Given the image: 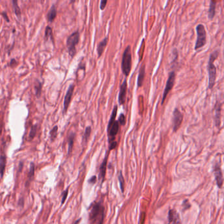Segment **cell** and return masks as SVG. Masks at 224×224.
Here are the masks:
<instances>
[{
  "instance_id": "cell-1",
  "label": "cell",
  "mask_w": 224,
  "mask_h": 224,
  "mask_svg": "<svg viewBox=\"0 0 224 224\" xmlns=\"http://www.w3.org/2000/svg\"><path fill=\"white\" fill-rule=\"evenodd\" d=\"M118 110V106L115 105L114 109L112 110L111 116H110V120L109 121L107 127V133H108V137H109V144L115 141L116 135L118 134L119 132V122L118 120H116V117L117 114Z\"/></svg>"
},
{
  "instance_id": "cell-2",
  "label": "cell",
  "mask_w": 224,
  "mask_h": 224,
  "mask_svg": "<svg viewBox=\"0 0 224 224\" xmlns=\"http://www.w3.org/2000/svg\"><path fill=\"white\" fill-rule=\"evenodd\" d=\"M219 55L218 50L214 51L210 54L209 57L208 64V88L212 89L214 86L216 79V67L214 65V61L217 59Z\"/></svg>"
},
{
  "instance_id": "cell-3",
  "label": "cell",
  "mask_w": 224,
  "mask_h": 224,
  "mask_svg": "<svg viewBox=\"0 0 224 224\" xmlns=\"http://www.w3.org/2000/svg\"><path fill=\"white\" fill-rule=\"evenodd\" d=\"M132 51H131V47L130 46H128L125 49L124 53H123L121 64L122 72L126 76H128L130 74L131 69H132Z\"/></svg>"
},
{
  "instance_id": "cell-4",
  "label": "cell",
  "mask_w": 224,
  "mask_h": 224,
  "mask_svg": "<svg viewBox=\"0 0 224 224\" xmlns=\"http://www.w3.org/2000/svg\"><path fill=\"white\" fill-rule=\"evenodd\" d=\"M80 40V33L78 31H76L73 32L72 34L68 37L67 40V46L69 51V53L70 56L73 57L76 55V46L78 44Z\"/></svg>"
},
{
  "instance_id": "cell-5",
  "label": "cell",
  "mask_w": 224,
  "mask_h": 224,
  "mask_svg": "<svg viewBox=\"0 0 224 224\" xmlns=\"http://www.w3.org/2000/svg\"><path fill=\"white\" fill-rule=\"evenodd\" d=\"M197 37L195 43V49L197 50L204 47L206 44V31L205 27L202 24H198L196 26Z\"/></svg>"
},
{
  "instance_id": "cell-6",
  "label": "cell",
  "mask_w": 224,
  "mask_h": 224,
  "mask_svg": "<svg viewBox=\"0 0 224 224\" xmlns=\"http://www.w3.org/2000/svg\"><path fill=\"white\" fill-rule=\"evenodd\" d=\"M175 72L174 71H172L170 72L169 74V76H168V78L166 82V87L164 89V91L163 93V95H162V103L161 104L163 105L164 103L166 98L168 94H169V92L172 90V89L174 85V83H175Z\"/></svg>"
},
{
  "instance_id": "cell-7",
  "label": "cell",
  "mask_w": 224,
  "mask_h": 224,
  "mask_svg": "<svg viewBox=\"0 0 224 224\" xmlns=\"http://www.w3.org/2000/svg\"><path fill=\"white\" fill-rule=\"evenodd\" d=\"M103 213H104V207L102 206L101 203H97L94 204L89 213V220H91L92 223H94L99 216Z\"/></svg>"
},
{
  "instance_id": "cell-8",
  "label": "cell",
  "mask_w": 224,
  "mask_h": 224,
  "mask_svg": "<svg viewBox=\"0 0 224 224\" xmlns=\"http://www.w3.org/2000/svg\"><path fill=\"white\" fill-rule=\"evenodd\" d=\"M183 119L182 113L178 108H175L173 112V119H172V126L173 132H176L179 128H180Z\"/></svg>"
},
{
  "instance_id": "cell-9",
  "label": "cell",
  "mask_w": 224,
  "mask_h": 224,
  "mask_svg": "<svg viewBox=\"0 0 224 224\" xmlns=\"http://www.w3.org/2000/svg\"><path fill=\"white\" fill-rule=\"evenodd\" d=\"M128 89V83L127 80L124 79L122 84L120 85L119 95H118V103L120 105H124L126 101V97Z\"/></svg>"
},
{
  "instance_id": "cell-10",
  "label": "cell",
  "mask_w": 224,
  "mask_h": 224,
  "mask_svg": "<svg viewBox=\"0 0 224 224\" xmlns=\"http://www.w3.org/2000/svg\"><path fill=\"white\" fill-rule=\"evenodd\" d=\"M74 85L71 84L69 86V89H68L66 95H65L64 100V104H63V105H64L63 114L67 112V110H68V108H69V105H70V101H71V99H72L73 92H74Z\"/></svg>"
},
{
  "instance_id": "cell-11",
  "label": "cell",
  "mask_w": 224,
  "mask_h": 224,
  "mask_svg": "<svg viewBox=\"0 0 224 224\" xmlns=\"http://www.w3.org/2000/svg\"><path fill=\"white\" fill-rule=\"evenodd\" d=\"M168 224H181L180 215L173 209L170 210L168 213Z\"/></svg>"
},
{
  "instance_id": "cell-12",
  "label": "cell",
  "mask_w": 224,
  "mask_h": 224,
  "mask_svg": "<svg viewBox=\"0 0 224 224\" xmlns=\"http://www.w3.org/2000/svg\"><path fill=\"white\" fill-rule=\"evenodd\" d=\"M214 175L216 180L217 182V185L219 188H221L223 184V175L220 165L215 166L214 168Z\"/></svg>"
},
{
  "instance_id": "cell-13",
  "label": "cell",
  "mask_w": 224,
  "mask_h": 224,
  "mask_svg": "<svg viewBox=\"0 0 224 224\" xmlns=\"http://www.w3.org/2000/svg\"><path fill=\"white\" fill-rule=\"evenodd\" d=\"M215 110V116L214 120L215 124L217 127H220V118H221V103L217 101L214 107Z\"/></svg>"
},
{
  "instance_id": "cell-14",
  "label": "cell",
  "mask_w": 224,
  "mask_h": 224,
  "mask_svg": "<svg viewBox=\"0 0 224 224\" xmlns=\"http://www.w3.org/2000/svg\"><path fill=\"white\" fill-rule=\"evenodd\" d=\"M108 41H109V36H107L105 37L101 42H99V44H98L97 46L98 57H100L103 53V51H104L105 47H106L107 45L108 44Z\"/></svg>"
},
{
  "instance_id": "cell-15",
  "label": "cell",
  "mask_w": 224,
  "mask_h": 224,
  "mask_svg": "<svg viewBox=\"0 0 224 224\" xmlns=\"http://www.w3.org/2000/svg\"><path fill=\"white\" fill-rule=\"evenodd\" d=\"M145 76V64H142L141 67H140L139 75L137 78V85L138 87H141L143 85V81H144Z\"/></svg>"
},
{
  "instance_id": "cell-16",
  "label": "cell",
  "mask_w": 224,
  "mask_h": 224,
  "mask_svg": "<svg viewBox=\"0 0 224 224\" xmlns=\"http://www.w3.org/2000/svg\"><path fill=\"white\" fill-rule=\"evenodd\" d=\"M57 16V8L55 6V5H53L51 6V9H49V11L47 12V21L49 22H52L56 18Z\"/></svg>"
},
{
  "instance_id": "cell-17",
  "label": "cell",
  "mask_w": 224,
  "mask_h": 224,
  "mask_svg": "<svg viewBox=\"0 0 224 224\" xmlns=\"http://www.w3.org/2000/svg\"><path fill=\"white\" fill-rule=\"evenodd\" d=\"M107 158H108V155H107L106 157L103 160V162H102L101 165L100 167V172H99V179H101V180L104 181L105 180V173H106V168H107Z\"/></svg>"
},
{
  "instance_id": "cell-18",
  "label": "cell",
  "mask_w": 224,
  "mask_h": 224,
  "mask_svg": "<svg viewBox=\"0 0 224 224\" xmlns=\"http://www.w3.org/2000/svg\"><path fill=\"white\" fill-rule=\"evenodd\" d=\"M216 7V1H214V0L210 1V6H209V9H208V18L210 19H212L215 16Z\"/></svg>"
},
{
  "instance_id": "cell-19",
  "label": "cell",
  "mask_w": 224,
  "mask_h": 224,
  "mask_svg": "<svg viewBox=\"0 0 224 224\" xmlns=\"http://www.w3.org/2000/svg\"><path fill=\"white\" fill-rule=\"evenodd\" d=\"M6 163H7L6 156L4 155H2L0 156V175H1V178L3 177V175L5 170H6Z\"/></svg>"
},
{
  "instance_id": "cell-20",
  "label": "cell",
  "mask_w": 224,
  "mask_h": 224,
  "mask_svg": "<svg viewBox=\"0 0 224 224\" xmlns=\"http://www.w3.org/2000/svg\"><path fill=\"white\" fill-rule=\"evenodd\" d=\"M75 138V133H70L69 137V149H68V154H70L72 150L73 145H74V141Z\"/></svg>"
},
{
  "instance_id": "cell-21",
  "label": "cell",
  "mask_w": 224,
  "mask_h": 224,
  "mask_svg": "<svg viewBox=\"0 0 224 224\" xmlns=\"http://www.w3.org/2000/svg\"><path fill=\"white\" fill-rule=\"evenodd\" d=\"M91 132H92L91 126H87L86 128H85L84 136H83V142L87 143V140L90 136V134H91Z\"/></svg>"
},
{
  "instance_id": "cell-22",
  "label": "cell",
  "mask_w": 224,
  "mask_h": 224,
  "mask_svg": "<svg viewBox=\"0 0 224 224\" xmlns=\"http://www.w3.org/2000/svg\"><path fill=\"white\" fill-rule=\"evenodd\" d=\"M12 5H13V8H14V11H15V13L16 15L20 18V17L21 15V9H20V7L18 5V2L17 1H12Z\"/></svg>"
},
{
  "instance_id": "cell-23",
  "label": "cell",
  "mask_w": 224,
  "mask_h": 224,
  "mask_svg": "<svg viewBox=\"0 0 224 224\" xmlns=\"http://www.w3.org/2000/svg\"><path fill=\"white\" fill-rule=\"evenodd\" d=\"M53 32H52V28L50 26H47L46 28V31H45V38L49 39L51 38L53 40Z\"/></svg>"
},
{
  "instance_id": "cell-24",
  "label": "cell",
  "mask_w": 224,
  "mask_h": 224,
  "mask_svg": "<svg viewBox=\"0 0 224 224\" xmlns=\"http://www.w3.org/2000/svg\"><path fill=\"white\" fill-rule=\"evenodd\" d=\"M57 130H58V126H55L51 130V132H50L49 133L50 138H51V139L52 141L55 140V138H56L57 135Z\"/></svg>"
},
{
  "instance_id": "cell-25",
  "label": "cell",
  "mask_w": 224,
  "mask_h": 224,
  "mask_svg": "<svg viewBox=\"0 0 224 224\" xmlns=\"http://www.w3.org/2000/svg\"><path fill=\"white\" fill-rule=\"evenodd\" d=\"M118 180H119V183H120V189H121V191L122 192H124V179L123 175L122 174V172L119 173V175H118Z\"/></svg>"
},
{
  "instance_id": "cell-26",
  "label": "cell",
  "mask_w": 224,
  "mask_h": 224,
  "mask_svg": "<svg viewBox=\"0 0 224 224\" xmlns=\"http://www.w3.org/2000/svg\"><path fill=\"white\" fill-rule=\"evenodd\" d=\"M36 132H37V126L34 125L32 127L31 132H30V134H29V139H30L32 140V139H34V137L36 136Z\"/></svg>"
},
{
  "instance_id": "cell-27",
  "label": "cell",
  "mask_w": 224,
  "mask_h": 224,
  "mask_svg": "<svg viewBox=\"0 0 224 224\" xmlns=\"http://www.w3.org/2000/svg\"><path fill=\"white\" fill-rule=\"evenodd\" d=\"M34 163H31V166H30V171L28 172V178L29 180H32V178L34 175Z\"/></svg>"
},
{
  "instance_id": "cell-28",
  "label": "cell",
  "mask_w": 224,
  "mask_h": 224,
  "mask_svg": "<svg viewBox=\"0 0 224 224\" xmlns=\"http://www.w3.org/2000/svg\"><path fill=\"white\" fill-rule=\"evenodd\" d=\"M118 121V122H119L120 125L124 126L126 124V119L125 115L123 114V113H121V114H120Z\"/></svg>"
},
{
  "instance_id": "cell-29",
  "label": "cell",
  "mask_w": 224,
  "mask_h": 224,
  "mask_svg": "<svg viewBox=\"0 0 224 224\" xmlns=\"http://www.w3.org/2000/svg\"><path fill=\"white\" fill-rule=\"evenodd\" d=\"M42 85L41 83H38V84H36V85H35V90H36V95L37 96H40V94H41V92H42Z\"/></svg>"
},
{
  "instance_id": "cell-30",
  "label": "cell",
  "mask_w": 224,
  "mask_h": 224,
  "mask_svg": "<svg viewBox=\"0 0 224 224\" xmlns=\"http://www.w3.org/2000/svg\"><path fill=\"white\" fill-rule=\"evenodd\" d=\"M68 191H69V189H67L64 191L63 195H62V201H61L62 205H63V204L65 202V200H66V199H67V196H68V193H69V192H68Z\"/></svg>"
},
{
  "instance_id": "cell-31",
  "label": "cell",
  "mask_w": 224,
  "mask_h": 224,
  "mask_svg": "<svg viewBox=\"0 0 224 224\" xmlns=\"http://www.w3.org/2000/svg\"><path fill=\"white\" fill-rule=\"evenodd\" d=\"M145 216H146L145 212H142L141 214V216H140L139 224H144L145 220Z\"/></svg>"
},
{
  "instance_id": "cell-32",
  "label": "cell",
  "mask_w": 224,
  "mask_h": 224,
  "mask_svg": "<svg viewBox=\"0 0 224 224\" xmlns=\"http://www.w3.org/2000/svg\"><path fill=\"white\" fill-rule=\"evenodd\" d=\"M107 3V0H102V1H101V3H100L101 10L105 9V7H106Z\"/></svg>"
},
{
  "instance_id": "cell-33",
  "label": "cell",
  "mask_w": 224,
  "mask_h": 224,
  "mask_svg": "<svg viewBox=\"0 0 224 224\" xmlns=\"http://www.w3.org/2000/svg\"><path fill=\"white\" fill-rule=\"evenodd\" d=\"M96 180H97L96 176L94 175V176H93L92 178H90V180H89V182L90 183H92V184H94V183L96 182Z\"/></svg>"
},
{
  "instance_id": "cell-34",
  "label": "cell",
  "mask_w": 224,
  "mask_h": 224,
  "mask_svg": "<svg viewBox=\"0 0 224 224\" xmlns=\"http://www.w3.org/2000/svg\"><path fill=\"white\" fill-rule=\"evenodd\" d=\"M103 220H104V215L102 216L100 218L99 221H98L97 224H103Z\"/></svg>"
},
{
  "instance_id": "cell-35",
  "label": "cell",
  "mask_w": 224,
  "mask_h": 224,
  "mask_svg": "<svg viewBox=\"0 0 224 224\" xmlns=\"http://www.w3.org/2000/svg\"><path fill=\"white\" fill-rule=\"evenodd\" d=\"M2 15H3L4 18L6 19H7V22H9V19H8V17H7V15L6 12H2Z\"/></svg>"
},
{
  "instance_id": "cell-36",
  "label": "cell",
  "mask_w": 224,
  "mask_h": 224,
  "mask_svg": "<svg viewBox=\"0 0 224 224\" xmlns=\"http://www.w3.org/2000/svg\"><path fill=\"white\" fill-rule=\"evenodd\" d=\"M80 220H81V219H79L78 220H77V221H76V222H75V224H78V223Z\"/></svg>"
}]
</instances>
